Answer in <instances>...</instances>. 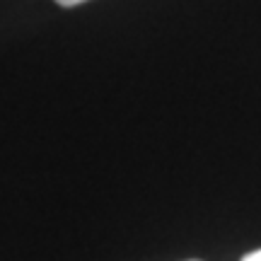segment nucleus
<instances>
[{
	"label": "nucleus",
	"mask_w": 261,
	"mask_h": 261,
	"mask_svg": "<svg viewBox=\"0 0 261 261\" xmlns=\"http://www.w3.org/2000/svg\"><path fill=\"white\" fill-rule=\"evenodd\" d=\"M61 8H75V5H80V3H85V0H56Z\"/></svg>",
	"instance_id": "obj_1"
},
{
	"label": "nucleus",
	"mask_w": 261,
	"mask_h": 261,
	"mask_svg": "<svg viewBox=\"0 0 261 261\" xmlns=\"http://www.w3.org/2000/svg\"><path fill=\"white\" fill-rule=\"evenodd\" d=\"M242 261H261V249H256V252L247 254V256H242Z\"/></svg>",
	"instance_id": "obj_2"
},
{
	"label": "nucleus",
	"mask_w": 261,
	"mask_h": 261,
	"mask_svg": "<svg viewBox=\"0 0 261 261\" xmlns=\"http://www.w3.org/2000/svg\"><path fill=\"white\" fill-rule=\"evenodd\" d=\"M187 261H198V259H187Z\"/></svg>",
	"instance_id": "obj_3"
}]
</instances>
